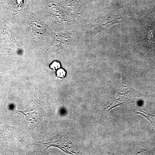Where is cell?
<instances>
[{"label":"cell","mask_w":155,"mask_h":155,"mask_svg":"<svg viewBox=\"0 0 155 155\" xmlns=\"http://www.w3.org/2000/svg\"><path fill=\"white\" fill-rule=\"evenodd\" d=\"M118 65L120 73V82L117 87L115 99L104 110L106 112H109L116 107L125 104L142 101L148 97L137 91L132 87L126 77L125 68L119 61Z\"/></svg>","instance_id":"6da1fadb"},{"label":"cell","mask_w":155,"mask_h":155,"mask_svg":"<svg viewBox=\"0 0 155 155\" xmlns=\"http://www.w3.org/2000/svg\"><path fill=\"white\" fill-rule=\"evenodd\" d=\"M123 18L124 17L119 15H114L105 18L94 27L91 31V36L92 38L94 37L102 31L121 22Z\"/></svg>","instance_id":"7a4b0ae2"},{"label":"cell","mask_w":155,"mask_h":155,"mask_svg":"<svg viewBox=\"0 0 155 155\" xmlns=\"http://www.w3.org/2000/svg\"><path fill=\"white\" fill-rule=\"evenodd\" d=\"M31 28L32 34L37 38H41L46 33L44 25L35 18H33L31 20Z\"/></svg>","instance_id":"3957f363"},{"label":"cell","mask_w":155,"mask_h":155,"mask_svg":"<svg viewBox=\"0 0 155 155\" xmlns=\"http://www.w3.org/2000/svg\"><path fill=\"white\" fill-rule=\"evenodd\" d=\"M69 40L68 36H57L49 48L50 51H56L66 45Z\"/></svg>","instance_id":"277c9868"},{"label":"cell","mask_w":155,"mask_h":155,"mask_svg":"<svg viewBox=\"0 0 155 155\" xmlns=\"http://www.w3.org/2000/svg\"><path fill=\"white\" fill-rule=\"evenodd\" d=\"M48 6L50 13L54 19L59 23L64 22L65 19L64 15L57 6L53 2H50L49 3Z\"/></svg>","instance_id":"5b68a950"},{"label":"cell","mask_w":155,"mask_h":155,"mask_svg":"<svg viewBox=\"0 0 155 155\" xmlns=\"http://www.w3.org/2000/svg\"><path fill=\"white\" fill-rule=\"evenodd\" d=\"M137 114L141 115L147 118L152 125L153 128L151 131H155V116L150 114L147 111L140 110L138 112H137Z\"/></svg>","instance_id":"8992f818"},{"label":"cell","mask_w":155,"mask_h":155,"mask_svg":"<svg viewBox=\"0 0 155 155\" xmlns=\"http://www.w3.org/2000/svg\"><path fill=\"white\" fill-rule=\"evenodd\" d=\"M66 72L63 69H60L56 72V76L60 78H64L66 76Z\"/></svg>","instance_id":"52a82bcc"},{"label":"cell","mask_w":155,"mask_h":155,"mask_svg":"<svg viewBox=\"0 0 155 155\" xmlns=\"http://www.w3.org/2000/svg\"><path fill=\"white\" fill-rule=\"evenodd\" d=\"M61 67V65L60 62L56 61H54L50 66V68L53 69L54 71L57 70V69H59Z\"/></svg>","instance_id":"ba28073f"}]
</instances>
